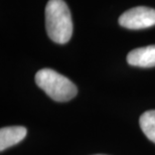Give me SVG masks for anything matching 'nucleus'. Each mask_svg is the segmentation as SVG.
Instances as JSON below:
<instances>
[{
  "instance_id": "nucleus-1",
  "label": "nucleus",
  "mask_w": 155,
  "mask_h": 155,
  "mask_svg": "<svg viewBox=\"0 0 155 155\" xmlns=\"http://www.w3.org/2000/svg\"><path fill=\"white\" fill-rule=\"evenodd\" d=\"M45 27L52 41L67 43L73 35L72 15L64 0H48L45 7Z\"/></svg>"
},
{
  "instance_id": "nucleus-2",
  "label": "nucleus",
  "mask_w": 155,
  "mask_h": 155,
  "mask_svg": "<svg viewBox=\"0 0 155 155\" xmlns=\"http://www.w3.org/2000/svg\"><path fill=\"white\" fill-rule=\"evenodd\" d=\"M35 83L49 98L57 102H68L78 94L72 81L51 69H42L35 75Z\"/></svg>"
},
{
  "instance_id": "nucleus-3",
  "label": "nucleus",
  "mask_w": 155,
  "mask_h": 155,
  "mask_svg": "<svg viewBox=\"0 0 155 155\" xmlns=\"http://www.w3.org/2000/svg\"><path fill=\"white\" fill-rule=\"evenodd\" d=\"M119 24L128 29H144L155 25V9L145 6L131 8L119 17Z\"/></svg>"
},
{
  "instance_id": "nucleus-4",
  "label": "nucleus",
  "mask_w": 155,
  "mask_h": 155,
  "mask_svg": "<svg viewBox=\"0 0 155 155\" xmlns=\"http://www.w3.org/2000/svg\"><path fill=\"white\" fill-rule=\"evenodd\" d=\"M127 63L133 67H155V45L133 49L127 55Z\"/></svg>"
},
{
  "instance_id": "nucleus-5",
  "label": "nucleus",
  "mask_w": 155,
  "mask_h": 155,
  "mask_svg": "<svg viewBox=\"0 0 155 155\" xmlns=\"http://www.w3.org/2000/svg\"><path fill=\"white\" fill-rule=\"evenodd\" d=\"M27 134V130L22 126L4 127L0 130V150L4 151L8 147L19 143Z\"/></svg>"
},
{
  "instance_id": "nucleus-6",
  "label": "nucleus",
  "mask_w": 155,
  "mask_h": 155,
  "mask_svg": "<svg viewBox=\"0 0 155 155\" xmlns=\"http://www.w3.org/2000/svg\"><path fill=\"white\" fill-rule=\"evenodd\" d=\"M139 124L145 136L155 143V110L143 113L139 119Z\"/></svg>"
},
{
  "instance_id": "nucleus-7",
  "label": "nucleus",
  "mask_w": 155,
  "mask_h": 155,
  "mask_svg": "<svg viewBox=\"0 0 155 155\" xmlns=\"http://www.w3.org/2000/svg\"><path fill=\"white\" fill-rule=\"evenodd\" d=\"M96 155H104V154H96Z\"/></svg>"
}]
</instances>
